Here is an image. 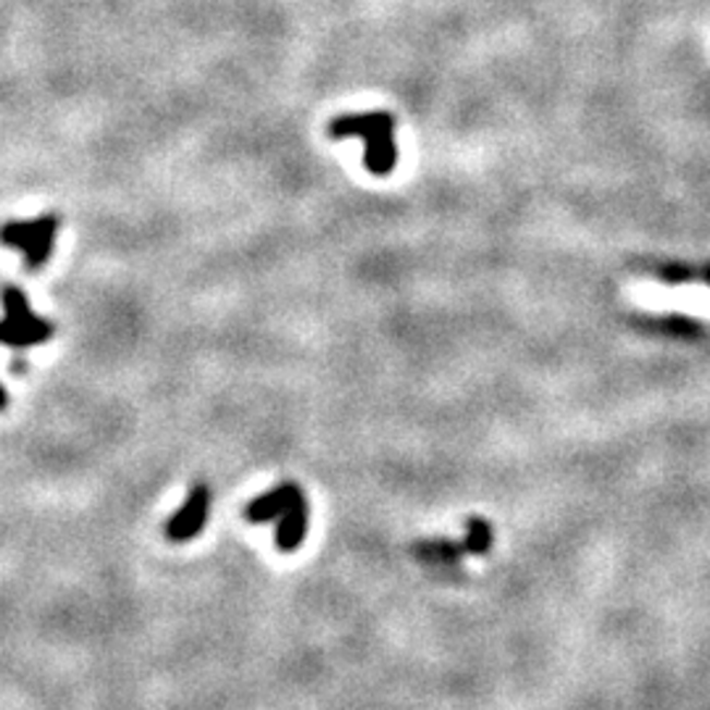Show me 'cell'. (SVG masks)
I'll use <instances>...</instances> for the list:
<instances>
[{"mask_svg":"<svg viewBox=\"0 0 710 710\" xmlns=\"http://www.w3.org/2000/svg\"><path fill=\"white\" fill-rule=\"evenodd\" d=\"M332 140L361 137L366 143L363 164L371 175L387 177L398 166V145H395V117L387 111L345 113L329 124Z\"/></svg>","mask_w":710,"mask_h":710,"instance_id":"obj_1","label":"cell"},{"mask_svg":"<svg viewBox=\"0 0 710 710\" xmlns=\"http://www.w3.org/2000/svg\"><path fill=\"white\" fill-rule=\"evenodd\" d=\"M3 300V318H0V345H9L14 350L32 348V345H43L53 337L56 326L48 318L37 316L29 309L27 292L19 287H3L0 292Z\"/></svg>","mask_w":710,"mask_h":710,"instance_id":"obj_2","label":"cell"},{"mask_svg":"<svg viewBox=\"0 0 710 710\" xmlns=\"http://www.w3.org/2000/svg\"><path fill=\"white\" fill-rule=\"evenodd\" d=\"M61 229L59 214H43L32 221H5L0 227V245L14 248L24 255L29 272H40L53 253L56 234Z\"/></svg>","mask_w":710,"mask_h":710,"instance_id":"obj_3","label":"cell"},{"mask_svg":"<svg viewBox=\"0 0 710 710\" xmlns=\"http://www.w3.org/2000/svg\"><path fill=\"white\" fill-rule=\"evenodd\" d=\"M210 514V490L208 484L197 482L190 488L184 503L179 505L175 516L166 521V540L171 542H190L203 532Z\"/></svg>","mask_w":710,"mask_h":710,"instance_id":"obj_4","label":"cell"},{"mask_svg":"<svg viewBox=\"0 0 710 710\" xmlns=\"http://www.w3.org/2000/svg\"><path fill=\"white\" fill-rule=\"evenodd\" d=\"M300 495H303V492H300L298 484H292V482L279 484V488L268 490L266 495L255 497L253 503H248L245 505V518L251 524L277 521V518L285 514V510L290 508V505L296 503Z\"/></svg>","mask_w":710,"mask_h":710,"instance_id":"obj_5","label":"cell"},{"mask_svg":"<svg viewBox=\"0 0 710 710\" xmlns=\"http://www.w3.org/2000/svg\"><path fill=\"white\" fill-rule=\"evenodd\" d=\"M305 532H309V501L305 495H300L290 508L277 518V532H274V542L281 553H292L303 545Z\"/></svg>","mask_w":710,"mask_h":710,"instance_id":"obj_6","label":"cell"},{"mask_svg":"<svg viewBox=\"0 0 710 710\" xmlns=\"http://www.w3.org/2000/svg\"><path fill=\"white\" fill-rule=\"evenodd\" d=\"M416 558L430 563V566H453L464 558V542L453 540H424L413 545Z\"/></svg>","mask_w":710,"mask_h":710,"instance_id":"obj_7","label":"cell"},{"mask_svg":"<svg viewBox=\"0 0 710 710\" xmlns=\"http://www.w3.org/2000/svg\"><path fill=\"white\" fill-rule=\"evenodd\" d=\"M492 547V527L484 518H469L466 521L464 550L471 555H484Z\"/></svg>","mask_w":710,"mask_h":710,"instance_id":"obj_8","label":"cell"},{"mask_svg":"<svg viewBox=\"0 0 710 710\" xmlns=\"http://www.w3.org/2000/svg\"><path fill=\"white\" fill-rule=\"evenodd\" d=\"M650 326L655 332H663V335H674V337H693L700 332L697 318H689V316H661V318H652Z\"/></svg>","mask_w":710,"mask_h":710,"instance_id":"obj_9","label":"cell"},{"mask_svg":"<svg viewBox=\"0 0 710 710\" xmlns=\"http://www.w3.org/2000/svg\"><path fill=\"white\" fill-rule=\"evenodd\" d=\"M658 279L666 281V285H689V281H700V268L684 264L658 266Z\"/></svg>","mask_w":710,"mask_h":710,"instance_id":"obj_10","label":"cell"},{"mask_svg":"<svg viewBox=\"0 0 710 710\" xmlns=\"http://www.w3.org/2000/svg\"><path fill=\"white\" fill-rule=\"evenodd\" d=\"M5 408H9V393H5V389L0 387V413H3Z\"/></svg>","mask_w":710,"mask_h":710,"instance_id":"obj_11","label":"cell"},{"mask_svg":"<svg viewBox=\"0 0 710 710\" xmlns=\"http://www.w3.org/2000/svg\"><path fill=\"white\" fill-rule=\"evenodd\" d=\"M700 281H702V285L710 287V264L700 268Z\"/></svg>","mask_w":710,"mask_h":710,"instance_id":"obj_12","label":"cell"},{"mask_svg":"<svg viewBox=\"0 0 710 710\" xmlns=\"http://www.w3.org/2000/svg\"><path fill=\"white\" fill-rule=\"evenodd\" d=\"M14 371H24V361H22V358H16V361H14Z\"/></svg>","mask_w":710,"mask_h":710,"instance_id":"obj_13","label":"cell"}]
</instances>
